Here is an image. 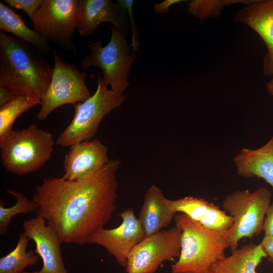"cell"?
<instances>
[{
  "label": "cell",
  "mask_w": 273,
  "mask_h": 273,
  "mask_svg": "<svg viewBox=\"0 0 273 273\" xmlns=\"http://www.w3.org/2000/svg\"><path fill=\"white\" fill-rule=\"evenodd\" d=\"M272 79L269 81L266 84V87L267 92L272 96L273 97V76Z\"/></svg>",
  "instance_id": "obj_31"
},
{
  "label": "cell",
  "mask_w": 273,
  "mask_h": 273,
  "mask_svg": "<svg viewBox=\"0 0 273 273\" xmlns=\"http://www.w3.org/2000/svg\"><path fill=\"white\" fill-rule=\"evenodd\" d=\"M176 214L172 200L167 198L158 187L152 185L145 193L138 218L147 237L169 225Z\"/></svg>",
  "instance_id": "obj_16"
},
{
  "label": "cell",
  "mask_w": 273,
  "mask_h": 273,
  "mask_svg": "<svg viewBox=\"0 0 273 273\" xmlns=\"http://www.w3.org/2000/svg\"><path fill=\"white\" fill-rule=\"evenodd\" d=\"M52 53L54 66L51 82L36 115L39 121L62 105L84 102L92 96L85 83L86 73L79 71L75 64L64 62L56 50Z\"/></svg>",
  "instance_id": "obj_8"
},
{
  "label": "cell",
  "mask_w": 273,
  "mask_h": 273,
  "mask_svg": "<svg viewBox=\"0 0 273 273\" xmlns=\"http://www.w3.org/2000/svg\"><path fill=\"white\" fill-rule=\"evenodd\" d=\"M271 197L270 190L262 186L254 192L236 191L225 198L222 208L234 219L232 227L223 232L231 253L238 249L241 239L260 234Z\"/></svg>",
  "instance_id": "obj_7"
},
{
  "label": "cell",
  "mask_w": 273,
  "mask_h": 273,
  "mask_svg": "<svg viewBox=\"0 0 273 273\" xmlns=\"http://www.w3.org/2000/svg\"><path fill=\"white\" fill-rule=\"evenodd\" d=\"M0 30L15 35L43 54L53 51L49 42L34 30L29 28L19 14L2 2H0Z\"/></svg>",
  "instance_id": "obj_20"
},
{
  "label": "cell",
  "mask_w": 273,
  "mask_h": 273,
  "mask_svg": "<svg viewBox=\"0 0 273 273\" xmlns=\"http://www.w3.org/2000/svg\"><path fill=\"white\" fill-rule=\"evenodd\" d=\"M29 240L24 233L19 234L15 248L0 259V273H22L26 267L36 264L39 255L34 251H26Z\"/></svg>",
  "instance_id": "obj_21"
},
{
  "label": "cell",
  "mask_w": 273,
  "mask_h": 273,
  "mask_svg": "<svg viewBox=\"0 0 273 273\" xmlns=\"http://www.w3.org/2000/svg\"><path fill=\"white\" fill-rule=\"evenodd\" d=\"M173 207L177 213L186 214L205 227L223 232L233 224V217L212 203L192 196L172 200Z\"/></svg>",
  "instance_id": "obj_17"
},
{
  "label": "cell",
  "mask_w": 273,
  "mask_h": 273,
  "mask_svg": "<svg viewBox=\"0 0 273 273\" xmlns=\"http://www.w3.org/2000/svg\"><path fill=\"white\" fill-rule=\"evenodd\" d=\"M78 0H43L33 20V30L48 42L73 51Z\"/></svg>",
  "instance_id": "obj_9"
},
{
  "label": "cell",
  "mask_w": 273,
  "mask_h": 273,
  "mask_svg": "<svg viewBox=\"0 0 273 273\" xmlns=\"http://www.w3.org/2000/svg\"><path fill=\"white\" fill-rule=\"evenodd\" d=\"M257 1H204L194 0L189 4L188 12L199 19L217 16L223 6L234 3H253Z\"/></svg>",
  "instance_id": "obj_24"
},
{
  "label": "cell",
  "mask_w": 273,
  "mask_h": 273,
  "mask_svg": "<svg viewBox=\"0 0 273 273\" xmlns=\"http://www.w3.org/2000/svg\"><path fill=\"white\" fill-rule=\"evenodd\" d=\"M128 13L126 9L112 0H78L76 29L84 36L93 34L103 22L128 34Z\"/></svg>",
  "instance_id": "obj_12"
},
{
  "label": "cell",
  "mask_w": 273,
  "mask_h": 273,
  "mask_svg": "<svg viewBox=\"0 0 273 273\" xmlns=\"http://www.w3.org/2000/svg\"><path fill=\"white\" fill-rule=\"evenodd\" d=\"M234 162L239 176L262 178L273 188V135L258 149L243 147L234 157Z\"/></svg>",
  "instance_id": "obj_18"
},
{
  "label": "cell",
  "mask_w": 273,
  "mask_h": 273,
  "mask_svg": "<svg viewBox=\"0 0 273 273\" xmlns=\"http://www.w3.org/2000/svg\"><path fill=\"white\" fill-rule=\"evenodd\" d=\"M108 148L97 139L70 146L65 156L64 174L68 180L83 178L104 167L108 162Z\"/></svg>",
  "instance_id": "obj_14"
},
{
  "label": "cell",
  "mask_w": 273,
  "mask_h": 273,
  "mask_svg": "<svg viewBox=\"0 0 273 273\" xmlns=\"http://www.w3.org/2000/svg\"><path fill=\"white\" fill-rule=\"evenodd\" d=\"M43 0H5L10 7L23 10L32 21Z\"/></svg>",
  "instance_id": "obj_25"
},
{
  "label": "cell",
  "mask_w": 273,
  "mask_h": 273,
  "mask_svg": "<svg viewBox=\"0 0 273 273\" xmlns=\"http://www.w3.org/2000/svg\"><path fill=\"white\" fill-rule=\"evenodd\" d=\"M268 261L273 263V237L264 236L260 243Z\"/></svg>",
  "instance_id": "obj_29"
},
{
  "label": "cell",
  "mask_w": 273,
  "mask_h": 273,
  "mask_svg": "<svg viewBox=\"0 0 273 273\" xmlns=\"http://www.w3.org/2000/svg\"><path fill=\"white\" fill-rule=\"evenodd\" d=\"M53 70L36 48L0 30V87L17 96H32L41 100Z\"/></svg>",
  "instance_id": "obj_2"
},
{
  "label": "cell",
  "mask_w": 273,
  "mask_h": 273,
  "mask_svg": "<svg viewBox=\"0 0 273 273\" xmlns=\"http://www.w3.org/2000/svg\"><path fill=\"white\" fill-rule=\"evenodd\" d=\"M24 234L36 245L35 252L42 260L39 271L22 273H68L65 267L60 245L62 242L57 234L47 224L44 219L36 216L24 221Z\"/></svg>",
  "instance_id": "obj_13"
},
{
  "label": "cell",
  "mask_w": 273,
  "mask_h": 273,
  "mask_svg": "<svg viewBox=\"0 0 273 273\" xmlns=\"http://www.w3.org/2000/svg\"><path fill=\"white\" fill-rule=\"evenodd\" d=\"M55 144L53 134L35 124L13 130L0 141L2 164L17 175L35 172L49 161Z\"/></svg>",
  "instance_id": "obj_4"
},
{
  "label": "cell",
  "mask_w": 273,
  "mask_h": 273,
  "mask_svg": "<svg viewBox=\"0 0 273 273\" xmlns=\"http://www.w3.org/2000/svg\"><path fill=\"white\" fill-rule=\"evenodd\" d=\"M264 258L267 255L261 244L250 242L213 263L208 273H257L256 268Z\"/></svg>",
  "instance_id": "obj_19"
},
{
  "label": "cell",
  "mask_w": 273,
  "mask_h": 273,
  "mask_svg": "<svg viewBox=\"0 0 273 273\" xmlns=\"http://www.w3.org/2000/svg\"><path fill=\"white\" fill-rule=\"evenodd\" d=\"M111 38L108 43L103 47L100 40L95 42L88 41L90 54L80 62L81 68L87 69L99 67L102 71V77L111 89L123 94L128 87V76L138 55L131 53V44L127 40V35L111 26Z\"/></svg>",
  "instance_id": "obj_6"
},
{
  "label": "cell",
  "mask_w": 273,
  "mask_h": 273,
  "mask_svg": "<svg viewBox=\"0 0 273 273\" xmlns=\"http://www.w3.org/2000/svg\"><path fill=\"white\" fill-rule=\"evenodd\" d=\"M183 1L181 0H165L160 3L154 4L153 10L156 13L166 14L168 13L169 8L172 5Z\"/></svg>",
  "instance_id": "obj_28"
},
{
  "label": "cell",
  "mask_w": 273,
  "mask_h": 273,
  "mask_svg": "<svg viewBox=\"0 0 273 273\" xmlns=\"http://www.w3.org/2000/svg\"><path fill=\"white\" fill-rule=\"evenodd\" d=\"M175 226L181 231L178 260L171 265V273H208L210 267L224 257L229 244L223 232L214 231L177 213Z\"/></svg>",
  "instance_id": "obj_3"
},
{
  "label": "cell",
  "mask_w": 273,
  "mask_h": 273,
  "mask_svg": "<svg viewBox=\"0 0 273 273\" xmlns=\"http://www.w3.org/2000/svg\"><path fill=\"white\" fill-rule=\"evenodd\" d=\"M134 1L133 0H118L117 4L121 7L127 10V12L130 17V27L132 32V50L133 52L139 51L138 50L139 42L138 40L139 39V30L136 27L135 23L134 22L132 14V6Z\"/></svg>",
  "instance_id": "obj_26"
},
{
  "label": "cell",
  "mask_w": 273,
  "mask_h": 273,
  "mask_svg": "<svg viewBox=\"0 0 273 273\" xmlns=\"http://www.w3.org/2000/svg\"><path fill=\"white\" fill-rule=\"evenodd\" d=\"M120 165L119 159H109L104 167L80 179L43 178L32 197L38 206L36 216L46 220L62 243L86 244L87 237L112 218Z\"/></svg>",
  "instance_id": "obj_1"
},
{
  "label": "cell",
  "mask_w": 273,
  "mask_h": 273,
  "mask_svg": "<svg viewBox=\"0 0 273 273\" xmlns=\"http://www.w3.org/2000/svg\"><path fill=\"white\" fill-rule=\"evenodd\" d=\"M7 192L14 196L17 200L16 204L10 207H5L4 202L0 201V235L5 234L11 223L12 218L19 214H28L36 212L38 205L33 200H30L20 192L14 190H7Z\"/></svg>",
  "instance_id": "obj_23"
},
{
  "label": "cell",
  "mask_w": 273,
  "mask_h": 273,
  "mask_svg": "<svg viewBox=\"0 0 273 273\" xmlns=\"http://www.w3.org/2000/svg\"><path fill=\"white\" fill-rule=\"evenodd\" d=\"M262 231L264 232V236L273 237V201L266 210Z\"/></svg>",
  "instance_id": "obj_27"
},
{
  "label": "cell",
  "mask_w": 273,
  "mask_h": 273,
  "mask_svg": "<svg viewBox=\"0 0 273 273\" xmlns=\"http://www.w3.org/2000/svg\"><path fill=\"white\" fill-rule=\"evenodd\" d=\"M95 93L84 102L74 104V115L68 126L58 135L56 144L68 147L89 141L96 133L103 118L125 100L123 94L109 89L100 72L97 79Z\"/></svg>",
  "instance_id": "obj_5"
},
{
  "label": "cell",
  "mask_w": 273,
  "mask_h": 273,
  "mask_svg": "<svg viewBox=\"0 0 273 273\" xmlns=\"http://www.w3.org/2000/svg\"><path fill=\"white\" fill-rule=\"evenodd\" d=\"M181 238L176 226L145 237L131 251L126 273H154L163 261L179 257Z\"/></svg>",
  "instance_id": "obj_10"
},
{
  "label": "cell",
  "mask_w": 273,
  "mask_h": 273,
  "mask_svg": "<svg viewBox=\"0 0 273 273\" xmlns=\"http://www.w3.org/2000/svg\"><path fill=\"white\" fill-rule=\"evenodd\" d=\"M236 19L252 28L264 41L267 52L263 60V73L273 76V0L252 3L239 12Z\"/></svg>",
  "instance_id": "obj_15"
},
{
  "label": "cell",
  "mask_w": 273,
  "mask_h": 273,
  "mask_svg": "<svg viewBox=\"0 0 273 273\" xmlns=\"http://www.w3.org/2000/svg\"><path fill=\"white\" fill-rule=\"evenodd\" d=\"M16 96H17L10 90L0 87V106L5 104Z\"/></svg>",
  "instance_id": "obj_30"
},
{
  "label": "cell",
  "mask_w": 273,
  "mask_h": 273,
  "mask_svg": "<svg viewBox=\"0 0 273 273\" xmlns=\"http://www.w3.org/2000/svg\"><path fill=\"white\" fill-rule=\"evenodd\" d=\"M119 215L122 219L120 225L114 229L103 228L94 232L87 237L86 244L102 246L121 266L126 268L131 251L146 234L132 208L126 209Z\"/></svg>",
  "instance_id": "obj_11"
},
{
  "label": "cell",
  "mask_w": 273,
  "mask_h": 273,
  "mask_svg": "<svg viewBox=\"0 0 273 273\" xmlns=\"http://www.w3.org/2000/svg\"><path fill=\"white\" fill-rule=\"evenodd\" d=\"M41 104L35 97L19 95L0 106V141L13 130L14 122L20 114Z\"/></svg>",
  "instance_id": "obj_22"
}]
</instances>
